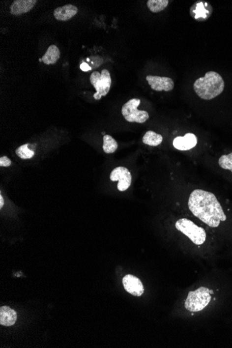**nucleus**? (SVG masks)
I'll list each match as a JSON object with an SVG mask.
<instances>
[{"instance_id":"f257e3e1","label":"nucleus","mask_w":232,"mask_h":348,"mask_svg":"<svg viewBox=\"0 0 232 348\" xmlns=\"http://www.w3.org/2000/svg\"><path fill=\"white\" fill-rule=\"evenodd\" d=\"M188 208L197 218L211 228H216L227 216L213 193L204 190H194L190 195Z\"/></svg>"},{"instance_id":"f03ea898","label":"nucleus","mask_w":232,"mask_h":348,"mask_svg":"<svg viewBox=\"0 0 232 348\" xmlns=\"http://www.w3.org/2000/svg\"><path fill=\"white\" fill-rule=\"evenodd\" d=\"M193 88L200 98L212 100L223 92L225 82L218 72L209 71L205 74L204 77H200L195 82Z\"/></svg>"},{"instance_id":"7ed1b4c3","label":"nucleus","mask_w":232,"mask_h":348,"mask_svg":"<svg viewBox=\"0 0 232 348\" xmlns=\"http://www.w3.org/2000/svg\"><path fill=\"white\" fill-rule=\"evenodd\" d=\"M211 299L209 289L200 287L194 291L189 292L185 302V308L191 312H200L209 304Z\"/></svg>"},{"instance_id":"20e7f679","label":"nucleus","mask_w":232,"mask_h":348,"mask_svg":"<svg viewBox=\"0 0 232 348\" xmlns=\"http://www.w3.org/2000/svg\"><path fill=\"white\" fill-rule=\"evenodd\" d=\"M175 227L176 230L188 236L194 244L200 245L206 240V235L204 229L198 227L191 220L181 218L176 221Z\"/></svg>"},{"instance_id":"39448f33","label":"nucleus","mask_w":232,"mask_h":348,"mask_svg":"<svg viewBox=\"0 0 232 348\" xmlns=\"http://www.w3.org/2000/svg\"><path fill=\"white\" fill-rule=\"evenodd\" d=\"M90 83L96 89L93 95L95 100H100L102 97L106 96L110 90L112 78L109 70L104 69L101 73L97 71L92 72L90 77Z\"/></svg>"},{"instance_id":"423d86ee","label":"nucleus","mask_w":232,"mask_h":348,"mask_svg":"<svg viewBox=\"0 0 232 348\" xmlns=\"http://www.w3.org/2000/svg\"><path fill=\"white\" fill-rule=\"evenodd\" d=\"M141 100L139 99L134 98L124 104L122 108V114L127 122L144 123L148 120V113L138 109Z\"/></svg>"},{"instance_id":"0eeeda50","label":"nucleus","mask_w":232,"mask_h":348,"mask_svg":"<svg viewBox=\"0 0 232 348\" xmlns=\"http://www.w3.org/2000/svg\"><path fill=\"white\" fill-rule=\"evenodd\" d=\"M110 179L112 181H118L117 189L120 191H125L132 184V176L127 168L120 166L113 170L110 174Z\"/></svg>"},{"instance_id":"6e6552de","label":"nucleus","mask_w":232,"mask_h":348,"mask_svg":"<svg viewBox=\"0 0 232 348\" xmlns=\"http://www.w3.org/2000/svg\"><path fill=\"white\" fill-rule=\"evenodd\" d=\"M151 88L155 91H171L174 87V82L171 78L166 77L152 76L148 75L146 77Z\"/></svg>"},{"instance_id":"1a4fd4ad","label":"nucleus","mask_w":232,"mask_h":348,"mask_svg":"<svg viewBox=\"0 0 232 348\" xmlns=\"http://www.w3.org/2000/svg\"><path fill=\"white\" fill-rule=\"evenodd\" d=\"M122 283L124 289L132 295L139 297L144 294V285L138 277L132 275H127L124 277Z\"/></svg>"},{"instance_id":"9d476101","label":"nucleus","mask_w":232,"mask_h":348,"mask_svg":"<svg viewBox=\"0 0 232 348\" xmlns=\"http://www.w3.org/2000/svg\"><path fill=\"white\" fill-rule=\"evenodd\" d=\"M198 144L196 136L192 133H188L184 136H178L173 141V146L181 151L189 150L196 147Z\"/></svg>"},{"instance_id":"9b49d317","label":"nucleus","mask_w":232,"mask_h":348,"mask_svg":"<svg viewBox=\"0 0 232 348\" xmlns=\"http://www.w3.org/2000/svg\"><path fill=\"white\" fill-rule=\"evenodd\" d=\"M36 2V0H16L11 4L10 12L13 16H20L31 11Z\"/></svg>"},{"instance_id":"f8f14e48","label":"nucleus","mask_w":232,"mask_h":348,"mask_svg":"<svg viewBox=\"0 0 232 348\" xmlns=\"http://www.w3.org/2000/svg\"><path fill=\"white\" fill-rule=\"evenodd\" d=\"M78 13V8L72 4H67L65 6L57 8L54 11V16L58 21H67L76 16Z\"/></svg>"},{"instance_id":"ddd939ff","label":"nucleus","mask_w":232,"mask_h":348,"mask_svg":"<svg viewBox=\"0 0 232 348\" xmlns=\"http://www.w3.org/2000/svg\"><path fill=\"white\" fill-rule=\"evenodd\" d=\"M16 320L17 314L13 309L6 306L0 308V324L1 325L10 327L16 323Z\"/></svg>"},{"instance_id":"4468645a","label":"nucleus","mask_w":232,"mask_h":348,"mask_svg":"<svg viewBox=\"0 0 232 348\" xmlns=\"http://www.w3.org/2000/svg\"><path fill=\"white\" fill-rule=\"evenodd\" d=\"M60 55L59 49L57 48L56 45H50L45 55L42 57V60L43 63L46 65L55 64L57 60L59 59Z\"/></svg>"},{"instance_id":"2eb2a0df","label":"nucleus","mask_w":232,"mask_h":348,"mask_svg":"<svg viewBox=\"0 0 232 348\" xmlns=\"http://www.w3.org/2000/svg\"><path fill=\"white\" fill-rule=\"evenodd\" d=\"M163 136L160 134H156V132L153 131H148L145 133V134L143 138V142L147 145L152 146V147H156L162 143Z\"/></svg>"},{"instance_id":"dca6fc26","label":"nucleus","mask_w":232,"mask_h":348,"mask_svg":"<svg viewBox=\"0 0 232 348\" xmlns=\"http://www.w3.org/2000/svg\"><path fill=\"white\" fill-rule=\"evenodd\" d=\"M103 150L107 154H112L118 147L117 141L112 136L104 135L103 137Z\"/></svg>"},{"instance_id":"f3484780","label":"nucleus","mask_w":232,"mask_h":348,"mask_svg":"<svg viewBox=\"0 0 232 348\" xmlns=\"http://www.w3.org/2000/svg\"><path fill=\"white\" fill-rule=\"evenodd\" d=\"M168 0H149L147 2V7L152 13H159L167 7Z\"/></svg>"},{"instance_id":"a211bd4d","label":"nucleus","mask_w":232,"mask_h":348,"mask_svg":"<svg viewBox=\"0 0 232 348\" xmlns=\"http://www.w3.org/2000/svg\"><path fill=\"white\" fill-rule=\"evenodd\" d=\"M29 144L23 145L16 149L17 156H19L20 159H29L34 156L35 152L29 148Z\"/></svg>"},{"instance_id":"6ab92c4d","label":"nucleus","mask_w":232,"mask_h":348,"mask_svg":"<svg viewBox=\"0 0 232 348\" xmlns=\"http://www.w3.org/2000/svg\"><path fill=\"white\" fill-rule=\"evenodd\" d=\"M218 164L224 170H229L232 173V152L220 156Z\"/></svg>"},{"instance_id":"aec40b11","label":"nucleus","mask_w":232,"mask_h":348,"mask_svg":"<svg viewBox=\"0 0 232 348\" xmlns=\"http://www.w3.org/2000/svg\"><path fill=\"white\" fill-rule=\"evenodd\" d=\"M11 161L7 157V156H1L0 158V166L1 167H8L11 166Z\"/></svg>"},{"instance_id":"412c9836","label":"nucleus","mask_w":232,"mask_h":348,"mask_svg":"<svg viewBox=\"0 0 232 348\" xmlns=\"http://www.w3.org/2000/svg\"><path fill=\"white\" fill-rule=\"evenodd\" d=\"M80 68L81 70H82V71L84 72H88L92 70L91 67H90V65L87 64V63H82V64H81L80 65Z\"/></svg>"},{"instance_id":"4be33fe9","label":"nucleus","mask_w":232,"mask_h":348,"mask_svg":"<svg viewBox=\"0 0 232 348\" xmlns=\"http://www.w3.org/2000/svg\"><path fill=\"white\" fill-rule=\"evenodd\" d=\"M4 199H3V197L2 196H0V208H2L3 206H4Z\"/></svg>"},{"instance_id":"5701e85b","label":"nucleus","mask_w":232,"mask_h":348,"mask_svg":"<svg viewBox=\"0 0 232 348\" xmlns=\"http://www.w3.org/2000/svg\"><path fill=\"white\" fill-rule=\"evenodd\" d=\"M210 294H213V290H210Z\"/></svg>"}]
</instances>
